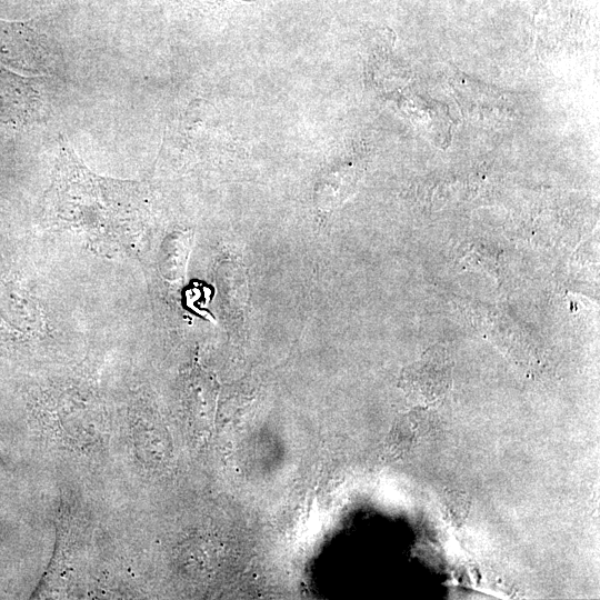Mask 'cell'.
<instances>
[{
    "label": "cell",
    "mask_w": 600,
    "mask_h": 600,
    "mask_svg": "<svg viewBox=\"0 0 600 600\" xmlns=\"http://www.w3.org/2000/svg\"><path fill=\"white\" fill-rule=\"evenodd\" d=\"M144 213L139 182L96 174L61 139L44 198L49 228L73 231L102 251L129 252L138 244Z\"/></svg>",
    "instance_id": "obj_1"
},
{
    "label": "cell",
    "mask_w": 600,
    "mask_h": 600,
    "mask_svg": "<svg viewBox=\"0 0 600 600\" xmlns=\"http://www.w3.org/2000/svg\"><path fill=\"white\" fill-rule=\"evenodd\" d=\"M53 62L47 40L30 30L0 34V64L31 76L48 74Z\"/></svg>",
    "instance_id": "obj_2"
},
{
    "label": "cell",
    "mask_w": 600,
    "mask_h": 600,
    "mask_svg": "<svg viewBox=\"0 0 600 600\" xmlns=\"http://www.w3.org/2000/svg\"><path fill=\"white\" fill-rule=\"evenodd\" d=\"M43 80L24 78L0 69V116L26 121L40 117L44 107Z\"/></svg>",
    "instance_id": "obj_3"
}]
</instances>
